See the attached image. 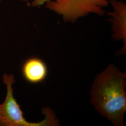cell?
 Instances as JSON below:
<instances>
[{
    "label": "cell",
    "instance_id": "7",
    "mask_svg": "<svg viewBox=\"0 0 126 126\" xmlns=\"http://www.w3.org/2000/svg\"><path fill=\"white\" fill-rule=\"evenodd\" d=\"M19 0L20 1H22V2H27V1H29L30 0Z\"/></svg>",
    "mask_w": 126,
    "mask_h": 126
},
{
    "label": "cell",
    "instance_id": "1",
    "mask_svg": "<svg viewBox=\"0 0 126 126\" xmlns=\"http://www.w3.org/2000/svg\"><path fill=\"white\" fill-rule=\"evenodd\" d=\"M126 77L111 64L96 77L91 91V103L115 126H123L126 112Z\"/></svg>",
    "mask_w": 126,
    "mask_h": 126
},
{
    "label": "cell",
    "instance_id": "5",
    "mask_svg": "<svg viewBox=\"0 0 126 126\" xmlns=\"http://www.w3.org/2000/svg\"><path fill=\"white\" fill-rule=\"evenodd\" d=\"M47 67L41 59L32 57L27 59L23 64L22 73L26 81L32 84L39 83L45 79Z\"/></svg>",
    "mask_w": 126,
    "mask_h": 126
},
{
    "label": "cell",
    "instance_id": "6",
    "mask_svg": "<svg viewBox=\"0 0 126 126\" xmlns=\"http://www.w3.org/2000/svg\"><path fill=\"white\" fill-rule=\"evenodd\" d=\"M31 5L33 7H39L45 5L50 0H31Z\"/></svg>",
    "mask_w": 126,
    "mask_h": 126
},
{
    "label": "cell",
    "instance_id": "2",
    "mask_svg": "<svg viewBox=\"0 0 126 126\" xmlns=\"http://www.w3.org/2000/svg\"><path fill=\"white\" fill-rule=\"evenodd\" d=\"M3 83L6 86L5 99L0 104V126H54L59 122L53 112L49 108H44L42 113L45 119L38 122H31L24 118L20 105L14 97L13 85L16 82L12 74L4 73Z\"/></svg>",
    "mask_w": 126,
    "mask_h": 126
},
{
    "label": "cell",
    "instance_id": "3",
    "mask_svg": "<svg viewBox=\"0 0 126 126\" xmlns=\"http://www.w3.org/2000/svg\"><path fill=\"white\" fill-rule=\"evenodd\" d=\"M110 0H50L45 7L65 22L75 23L90 14L103 16Z\"/></svg>",
    "mask_w": 126,
    "mask_h": 126
},
{
    "label": "cell",
    "instance_id": "8",
    "mask_svg": "<svg viewBox=\"0 0 126 126\" xmlns=\"http://www.w3.org/2000/svg\"><path fill=\"white\" fill-rule=\"evenodd\" d=\"M3 0H0V2L2 1H3Z\"/></svg>",
    "mask_w": 126,
    "mask_h": 126
},
{
    "label": "cell",
    "instance_id": "4",
    "mask_svg": "<svg viewBox=\"0 0 126 126\" xmlns=\"http://www.w3.org/2000/svg\"><path fill=\"white\" fill-rule=\"evenodd\" d=\"M112 11L108 12L112 23L113 36L116 40H122L124 44L123 51L126 50V4L121 0H110Z\"/></svg>",
    "mask_w": 126,
    "mask_h": 126
}]
</instances>
